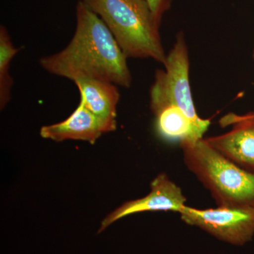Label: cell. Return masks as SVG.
Segmentation results:
<instances>
[{
  "label": "cell",
  "instance_id": "obj_1",
  "mask_svg": "<svg viewBox=\"0 0 254 254\" xmlns=\"http://www.w3.org/2000/svg\"><path fill=\"white\" fill-rule=\"evenodd\" d=\"M76 29L64 49L40 60L41 67L74 82L88 78L129 88L132 77L127 58L106 25L79 0Z\"/></svg>",
  "mask_w": 254,
  "mask_h": 254
},
{
  "label": "cell",
  "instance_id": "obj_2",
  "mask_svg": "<svg viewBox=\"0 0 254 254\" xmlns=\"http://www.w3.org/2000/svg\"><path fill=\"white\" fill-rule=\"evenodd\" d=\"M106 25L127 58L165 64L160 25L145 0H81Z\"/></svg>",
  "mask_w": 254,
  "mask_h": 254
},
{
  "label": "cell",
  "instance_id": "obj_3",
  "mask_svg": "<svg viewBox=\"0 0 254 254\" xmlns=\"http://www.w3.org/2000/svg\"><path fill=\"white\" fill-rule=\"evenodd\" d=\"M185 165L218 206L254 208V174L215 149L205 138L180 145Z\"/></svg>",
  "mask_w": 254,
  "mask_h": 254
},
{
  "label": "cell",
  "instance_id": "obj_4",
  "mask_svg": "<svg viewBox=\"0 0 254 254\" xmlns=\"http://www.w3.org/2000/svg\"><path fill=\"white\" fill-rule=\"evenodd\" d=\"M165 69L155 72L150 88V107L154 114L167 108L182 110L198 126L208 130L210 120L197 114L190 81V62L185 34L177 33L173 49L167 55Z\"/></svg>",
  "mask_w": 254,
  "mask_h": 254
},
{
  "label": "cell",
  "instance_id": "obj_5",
  "mask_svg": "<svg viewBox=\"0 0 254 254\" xmlns=\"http://www.w3.org/2000/svg\"><path fill=\"white\" fill-rule=\"evenodd\" d=\"M179 214L185 223L233 245H245L254 235V208L198 209L186 205Z\"/></svg>",
  "mask_w": 254,
  "mask_h": 254
},
{
  "label": "cell",
  "instance_id": "obj_6",
  "mask_svg": "<svg viewBox=\"0 0 254 254\" xmlns=\"http://www.w3.org/2000/svg\"><path fill=\"white\" fill-rule=\"evenodd\" d=\"M220 125L232 126V129L205 139L232 163L254 174V112L227 114L220 120Z\"/></svg>",
  "mask_w": 254,
  "mask_h": 254
},
{
  "label": "cell",
  "instance_id": "obj_7",
  "mask_svg": "<svg viewBox=\"0 0 254 254\" xmlns=\"http://www.w3.org/2000/svg\"><path fill=\"white\" fill-rule=\"evenodd\" d=\"M187 198L180 187L165 173L155 177L150 184L148 195L128 200L115 209L101 222L98 234L105 231L114 222L133 214L148 211H173L180 213L186 206Z\"/></svg>",
  "mask_w": 254,
  "mask_h": 254
},
{
  "label": "cell",
  "instance_id": "obj_8",
  "mask_svg": "<svg viewBox=\"0 0 254 254\" xmlns=\"http://www.w3.org/2000/svg\"><path fill=\"white\" fill-rule=\"evenodd\" d=\"M116 128L100 120L79 103L76 109L66 120L42 127V138L61 142L66 140L83 141L93 144L103 133Z\"/></svg>",
  "mask_w": 254,
  "mask_h": 254
},
{
  "label": "cell",
  "instance_id": "obj_9",
  "mask_svg": "<svg viewBox=\"0 0 254 254\" xmlns=\"http://www.w3.org/2000/svg\"><path fill=\"white\" fill-rule=\"evenodd\" d=\"M80 103L100 120L117 128V108L120 94L113 83L93 78L76 80Z\"/></svg>",
  "mask_w": 254,
  "mask_h": 254
},
{
  "label": "cell",
  "instance_id": "obj_10",
  "mask_svg": "<svg viewBox=\"0 0 254 254\" xmlns=\"http://www.w3.org/2000/svg\"><path fill=\"white\" fill-rule=\"evenodd\" d=\"M153 115L157 133L166 141H178L180 145L193 143L203 138L208 131L192 121L179 108H165Z\"/></svg>",
  "mask_w": 254,
  "mask_h": 254
},
{
  "label": "cell",
  "instance_id": "obj_11",
  "mask_svg": "<svg viewBox=\"0 0 254 254\" xmlns=\"http://www.w3.org/2000/svg\"><path fill=\"white\" fill-rule=\"evenodd\" d=\"M19 49L15 48L7 29L3 25L0 26V108L4 109L11 100L12 78L9 68L11 60Z\"/></svg>",
  "mask_w": 254,
  "mask_h": 254
},
{
  "label": "cell",
  "instance_id": "obj_12",
  "mask_svg": "<svg viewBox=\"0 0 254 254\" xmlns=\"http://www.w3.org/2000/svg\"><path fill=\"white\" fill-rule=\"evenodd\" d=\"M145 1L149 6L157 23L160 26L164 15L171 7L172 0H145Z\"/></svg>",
  "mask_w": 254,
  "mask_h": 254
},
{
  "label": "cell",
  "instance_id": "obj_13",
  "mask_svg": "<svg viewBox=\"0 0 254 254\" xmlns=\"http://www.w3.org/2000/svg\"><path fill=\"white\" fill-rule=\"evenodd\" d=\"M252 56H253V59L254 60V48L253 50V55H252Z\"/></svg>",
  "mask_w": 254,
  "mask_h": 254
}]
</instances>
